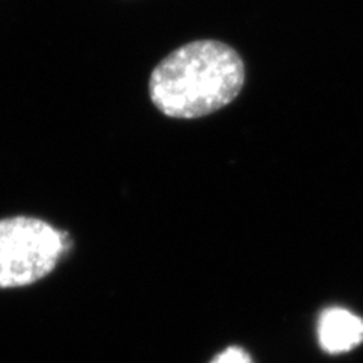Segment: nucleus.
I'll return each instance as SVG.
<instances>
[{"mask_svg": "<svg viewBox=\"0 0 363 363\" xmlns=\"http://www.w3.org/2000/svg\"><path fill=\"white\" fill-rule=\"evenodd\" d=\"M244 82L240 53L217 40H197L180 45L155 67L149 93L164 116L188 120L229 105Z\"/></svg>", "mask_w": 363, "mask_h": 363, "instance_id": "1", "label": "nucleus"}, {"mask_svg": "<svg viewBox=\"0 0 363 363\" xmlns=\"http://www.w3.org/2000/svg\"><path fill=\"white\" fill-rule=\"evenodd\" d=\"M318 339L327 353H345L363 342V320L342 308L325 309L318 321Z\"/></svg>", "mask_w": 363, "mask_h": 363, "instance_id": "3", "label": "nucleus"}, {"mask_svg": "<svg viewBox=\"0 0 363 363\" xmlns=\"http://www.w3.org/2000/svg\"><path fill=\"white\" fill-rule=\"evenodd\" d=\"M211 363H253V360L242 348L230 347L224 350Z\"/></svg>", "mask_w": 363, "mask_h": 363, "instance_id": "4", "label": "nucleus"}, {"mask_svg": "<svg viewBox=\"0 0 363 363\" xmlns=\"http://www.w3.org/2000/svg\"><path fill=\"white\" fill-rule=\"evenodd\" d=\"M70 245L67 232L41 218L0 220V289L29 286L49 276Z\"/></svg>", "mask_w": 363, "mask_h": 363, "instance_id": "2", "label": "nucleus"}]
</instances>
